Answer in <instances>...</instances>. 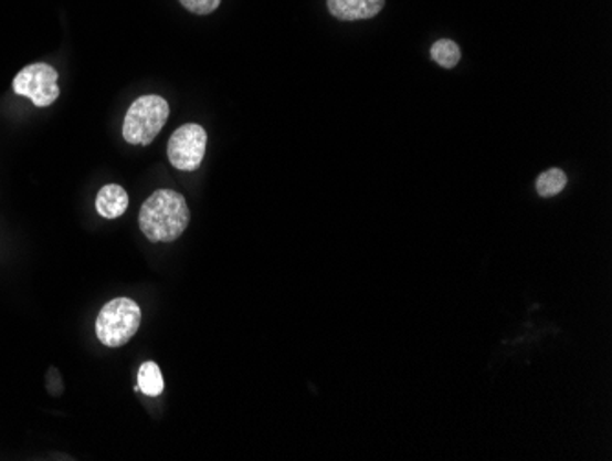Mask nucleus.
<instances>
[{
	"instance_id": "5",
	"label": "nucleus",
	"mask_w": 612,
	"mask_h": 461,
	"mask_svg": "<svg viewBox=\"0 0 612 461\" xmlns=\"http://www.w3.org/2000/svg\"><path fill=\"white\" fill-rule=\"evenodd\" d=\"M208 135L199 124H183L178 127L167 144L169 163L180 171H194L204 160Z\"/></svg>"
},
{
	"instance_id": "8",
	"label": "nucleus",
	"mask_w": 612,
	"mask_h": 461,
	"mask_svg": "<svg viewBox=\"0 0 612 461\" xmlns=\"http://www.w3.org/2000/svg\"><path fill=\"white\" fill-rule=\"evenodd\" d=\"M138 388L146 396H161V391H163V377H161V369L158 368V364H141L140 371H138Z\"/></svg>"
},
{
	"instance_id": "1",
	"label": "nucleus",
	"mask_w": 612,
	"mask_h": 461,
	"mask_svg": "<svg viewBox=\"0 0 612 461\" xmlns=\"http://www.w3.org/2000/svg\"><path fill=\"white\" fill-rule=\"evenodd\" d=\"M188 202L175 190H158L152 193L140 210L141 232L151 243H171L188 229Z\"/></svg>"
},
{
	"instance_id": "9",
	"label": "nucleus",
	"mask_w": 612,
	"mask_h": 461,
	"mask_svg": "<svg viewBox=\"0 0 612 461\" xmlns=\"http://www.w3.org/2000/svg\"><path fill=\"white\" fill-rule=\"evenodd\" d=\"M431 60L442 69H455L461 61V49L452 39H441L431 46Z\"/></svg>"
},
{
	"instance_id": "11",
	"label": "nucleus",
	"mask_w": 612,
	"mask_h": 461,
	"mask_svg": "<svg viewBox=\"0 0 612 461\" xmlns=\"http://www.w3.org/2000/svg\"><path fill=\"white\" fill-rule=\"evenodd\" d=\"M180 4L194 15H210L221 6V0H180Z\"/></svg>"
},
{
	"instance_id": "6",
	"label": "nucleus",
	"mask_w": 612,
	"mask_h": 461,
	"mask_svg": "<svg viewBox=\"0 0 612 461\" xmlns=\"http://www.w3.org/2000/svg\"><path fill=\"white\" fill-rule=\"evenodd\" d=\"M386 0H327L330 15L338 21H360L372 19L383 10Z\"/></svg>"
},
{
	"instance_id": "7",
	"label": "nucleus",
	"mask_w": 612,
	"mask_h": 461,
	"mask_svg": "<svg viewBox=\"0 0 612 461\" xmlns=\"http://www.w3.org/2000/svg\"><path fill=\"white\" fill-rule=\"evenodd\" d=\"M96 208L102 218H122L129 208V193L119 185L103 186L97 193Z\"/></svg>"
},
{
	"instance_id": "10",
	"label": "nucleus",
	"mask_w": 612,
	"mask_h": 461,
	"mask_svg": "<svg viewBox=\"0 0 612 461\" xmlns=\"http://www.w3.org/2000/svg\"><path fill=\"white\" fill-rule=\"evenodd\" d=\"M564 186H567V175L563 169L559 168L548 169L545 174L539 175L536 182L537 193L541 197L558 196L563 191Z\"/></svg>"
},
{
	"instance_id": "4",
	"label": "nucleus",
	"mask_w": 612,
	"mask_h": 461,
	"mask_svg": "<svg viewBox=\"0 0 612 461\" xmlns=\"http://www.w3.org/2000/svg\"><path fill=\"white\" fill-rule=\"evenodd\" d=\"M57 71L46 63H33L22 69L13 80V91L19 96L32 99L35 107H50L60 98V85H57Z\"/></svg>"
},
{
	"instance_id": "2",
	"label": "nucleus",
	"mask_w": 612,
	"mask_h": 461,
	"mask_svg": "<svg viewBox=\"0 0 612 461\" xmlns=\"http://www.w3.org/2000/svg\"><path fill=\"white\" fill-rule=\"evenodd\" d=\"M167 118L169 104L161 96L147 94L130 105L124 119V138L133 146H149L160 135Z\"/></svg>"
},
{
	"instance_id": "3",
	"label": "nucleus",
	"mask_w": 612,
	"mask_h": 461,
	"mask_svg": "<svg viewBox=\"0 0 612 461\" xmlns=\"http://www.w3.org/2000/svg\"><path fill=\"white\" fill-rule=\"evenodd\" d=\"M140 324L141 311L135 300L114 298L97 315L96 335L103 346H125L138 333Z\"/></svg>"
}]
</instances>
